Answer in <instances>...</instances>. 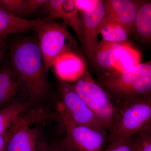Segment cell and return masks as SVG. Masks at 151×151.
Listing matches in <instances>:
<instances>
[{"mask_svg": "<svg viewBox=\"0 0 151 151\" xmlns=\"http://www.w3.org/2000/svg\"><path fill=\"white\" fill-rule=\"evenodd\" d=\"M12 68L32 103L41 101L48 93L49 84L38 43L27 39L16 42L11 50Z\"/></svg>", "mask_w": 151, "mask_h": 151, "instance_id": "cell-1", "label": "cell"}, {"mask_svg": "<svg viewBox=\"0 0 151 151\" xmlns=\"http://www.w3.org/2000/svg\"><path fill=\"white\" fill-rule=\"evenodd\" d=\"M113 102L115 120L108 143L127 139L151 127V93Z\"/></svg>", "mask_w": 151, "mask_h": 151, "instance_id": "cell-2", "label": "cell"}, {"mask_svg": "<svg viewBox=\"0 0 151 151\" xmlns=\"http://www.w3.org/2000/svg\"><path fill=\"white\" fill-rule=\"evenodd\" d=\"M99 80L100 85L115 101L150 94L151 61L122 71H107L99 77Z\"/></svg>", "mask_w": 151, "mask_h": 151, "instance_id": "cell-3", "label": "cell"}, {"mask_svg": "<svg viewBox=\"0 0 151 151\" xmlns=\"http://www.w3.org/2000/svg\"><path fill=\"white\" fill-rule=\"evenodd\" d=\"M50 119L43 109L27 110L22 113L8 129L9 137L3 151H42L45 143L40 130L33 125Z\"/></svg>", "mask_w": 151, "mask_h": 151, "instance_id": "cell-4", "label": "cell"}, {"mask_svg": "<svg viewBox=\"0 0 151 151\" xmlns=\"http://www.w3.org/2000/svg\"><path fill=\"white\" fill-rule=\"evenodd\" d=\"M71 84L75 92L110 133L115 120L113 100L108 92L94 80L87 66L81 77Z\"/></svg>", "mask_w": 151, "mask_h": 151, "instance_id": "cell-5", "label": "cell"}, {"mask_svg": "<svg viewBox=\"0 0 151 151\" xmlns=\"http://www.w3.org/2000/svg\"><path fill=\"white\" fill-rule=\"evenodd\" d=\"M57 111L66 135L60 142L66 151H103L108 143L107 131L76 124L60 102Z\"/></svg>", "mask_w": 151, "mask_h": 151, "instance_id": "cell-6", "label": "cell"}, {"mask_svg": "<svg viewBox=\"0 0 151 151\" xmlns=\"http://www.w3.org/2000/svg\"><path fill=\"white\" fill-rule=\"evenodd\" d=\"M35 30L37 32L38 45L47 72L61 54L71 50L73 39L66 25L46 18L42 19Z\"/></svg>", "mask_w": 151, "mask_h": 151, "instance_id": "cell-7", "label": "cell"}, {"mask_svg": "<svg viewBox=\"0 0 151 151\" xmlns=\"http://www.w3.org/2000/svg\"><path fill=\"white\" fill-rule=\"evenodd\" d=\"M61 103L76 124L105 130L103 124L73 89L70 83L61 81L59 86Z\"/></svg>", "mask_w": 151, "mask_h": 151, "instance_id": "cell-8", "label": "cell"}, {"mask_svg": "<svg viewBox=\"0 0 151 151\" xmlns=\"http://www.w3.org/2000/svg\"><path fill=\"white\" fill-rule=\"evenodd\" d=\"M105 16L112 18L125 27L128 34L133 33L134 24L139 8L143 1H103Z\"/></svg>", "mask_w": 151, "mask_h": 151, "instance_id": "cell-9", "label": "cell"}, {"mask_svg": "<svg viewBox=\"0 0 151 151\" xmlns=\"http://www.w3.org/2000/svg\"><path fill=\"white\" fill-rule=\"evenodd\" d=\"M84 47L87 56L92 60L99 42L98 30L100 23L105 17V7L103 1L98 0L94 10L83 13Z\"/></svg>", "mask_w": 151, "mask_h": 151, "instance_id": "cell-10", "label": "cell"}, {"mask_svg": "<svg viewBox=\"0 0 151 151\" xmlns=\"http://www.w3.org/2000/svg\"><path fill=\"white\" fill-rule=\"evenodd\" d=\"M22 95L27 99L23 84L13 68L0 69V109L22 100L19 98Z\"/></svg>", "mask_w": 151, "mask_h": 151, "instance_id": "cell-11", "label": "cell"}, {"mask_svg": "<svg viewBox=\"0 0 151 151\" xmlns=\"http://www.w3.org/2000/svg\"><path fill=\"white\" fill-rule=\"evenodd\" d=\"M86 66L80 56L70 50L61 54L52 67L61 81L71 84L81 77Z\"/></svg>", "mask_w": 151, "mask_h": 151, "instance_id": "cell-12", "label": "cell"}, {"mask_svg": "<svg viewBox=\"0 0 151 151\" xmlns=\"http://www.w3.org/2000/svg\"><path fill=\"white\" fill-rule=\"evenodd\" d=\"M42 19L28 20L14 16L0 7V38L35 30Z\"/></svg>", "mask_w": 151, "mask_h": 151, "instance_id": "cell-13", "label": "cell"}, {"mask_svg": "<svg viewBox=\"0 0 151 151\" xmlns=\"http://www.w3.org/2000/svg\"><path fill=\"white\" fill-rule=\"evenodd\" d=\"M98 34L102 40L108 42L123 44L128 42L129 35L125 27L111 17L105 16L100 23Z\"/></svg>", "mask_w": 151, "mask_h": 151, "instance_id": "cell-14", "label": "cell"}, {"mask_svg": "<svg viewBox=\"0 0 151 151\" xmlns=\"http://www.w3.org/2000/svg\"><path fill=\"white\" fill-rule=\"evenodd\" d=\"M62 19L64 24L73 29L82 46H84L83 23L78 15V11L74 0H63L62 8L57 19Z\"/></svg>", "mask_w": 151, "mask_h": 151, "instance_id": "cell-15", "label": "cell"}, {"mask_svg": "<svg viewBox=\"0 0 151 151\" xmlns=\"http://www.w3.org/2000/svg\"><path fill=\"white\" fill-rule=\"evenodd\" d=\"M133 33L144 42H150L151 39V1H143L135 19Z\"/></svg>", "mask_w": 151, "mask_h": 151, "instance_id": "cell-16", "label": "cell"}, {"mask_svg": "<svg viewBox=\"0 0 151 151\" xmlns=\"http://www.w3.org/2000/svg\"><path fill=\"white\" fill-rule=\"evenodd\" d=\"M31 103L28 100H19L0 109V136L7 132L22 113L29 110Z\"/></svg>", "mask_w": 151, "mask_h": 151, "instance_id": "cell-17", "label": "cell"}, {"mask_svg": "<svg viewBox=\"0 0 151 151\" xmlns=\"http://www.w3.org/2000/svg\"><path fill=\"white\" fill-rule=\"evenodd\" d=\"M122 44L101 40L94 52L92 61L99 67L108 71L112 70L116 53Z\"/></svg>", "mask_w": 151, "mask_h": 151, "instance_id": "cell-18", "label": "cell"}, {"mask_svg": "<svg viewBox=\"0 0 151 151\" xmlns=\"http://www.w3.org/2000/svg\"><path fill=\"white\" fill-rule=\"evenodd\" d=\"M141 55L129 42L123 43L117 53L112 70L122 71L140 63Z\"/></svg>", "mask_w": 151, "mask_h": 151, "instance_id": "cell-19", "label": "cell"}, {"mask_svg": "<svg viewBox=\"0 0 151 151\" xmlns=\"http://www.w3.org/2000/svg\"><path fill=\"white\" fill-rule=\"evenodd\" d=\"M132 151H151V127L128 138Z\"/></svg>", "mask_w": 151, "mask_h": 151, "instance_id": "cell-20", "label": "cell"}, {"mask_svg": "<svg viewBox=\"0 0 151 151\" xmlns=\"http://www.w3.org/2000/svg\"><path fill=\"white\" fill-rule=\"evenodd\" d=\"M0 7L18 17L26 14V0H0Z\"/></svg>", "mask_w": 151, "mask_h": 151, "instance_id": "cell-21", "label": "cell"}, {"mask_svg": "<svg viewBox=\"0 0 151 151\" xmlns=\"http://www.w3.org/2000/svg\"><path fill=\"white\" fill-rule=\"evenodd\" d=\"M103 151H133L128 138L109 144Z\"/></svg>", "mask_w": 151, "mask_h": 151, "instance_id": "cell-22", "label": "cell"}, {"mask_svg": "<svg viewBox=\"0 0 151 151\" xmlns=\"http://www.w3.org/2000/svg\"><path fill=\"white\" fill-rule=\"evenodd\" d=\"M78 12L82 13L89 12L94 10L97 6L98 0H74Z\"/></svg>", "mask_w": 151, "mask_h": 151, "instance_id": "cell-23", "label": "cell"}, {"mask_svg": "<svg viewBox=\"0 0 151 151\" xmlns=\"http://www.w3.org/2000/svg\"><path fill=\"white\" fill-rule=\"evenodd\" d=\"M47 1V0H26V14L32 13L44 6Z\"/></svg>", "mask_w": 151, "mask_h": 151, "instance_id": "cell-24", "label": "cell"}, {"mask_svg": "<svg viewBox=\"0 0 151 151\" xmlns=\"http://www.w3.org/2000/svg\"><path fill=\"white\" fill-rule=\"evenodd\" d=\"M42 151H66L62 147L60 143L47 145L45 144Z\"/></svg>", "mask_w": 151, "mask_h": 151, "instance_id": "cell-25", "label": "cell"}, {"mask_svg": "<svg viewBox=\"0 0 151 151\" xmlns=\"http://www.w3.org/2000/svg\"><path fill=\"white\" fill-rule=\"evenodd\" d=\"M9 137L8 130L0 136V151H3L5 147Z\"/></svg>", "mask_w": 151, "mask_h": 151, "instance_id": "cell-26", "label": "cell"}, {"mask_svg": "<svg viewBox=\"0 0 151 151\" xmlns=\"http://www.w3.org/2000/svg\"><path fill=\"white\" fill-rule=\"evenodd\" d=\"M3 56V51L2 49L1 46V42H0V62H1V60Z\"/></svg>", "mask_w": 151, "mask_h": 151, "instance_id": "cell-27", "label": "cell"}]
</instances>
